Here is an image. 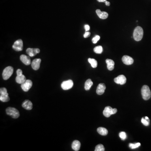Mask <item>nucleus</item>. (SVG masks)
Returning a JSON list of instances; mask_svg holds the SVG:
<instances>
[{
  "instance_id": "nucleus-24",
  "label": "nucleus",
  "mask_w": 151,
  "mask_h": 151,
  "mask_svg": "<svg viewBox=\"0 0 151 151\" xmlns=\"http://www.w3.org/2000/svg\"><path fill=\"white\" fill-rule=\"evenodd\" d=\"M94 51L97 54H101L103 51V48L102 46H97L94 48Z\"/></svg>"
},
{
  "instance_id": "nucleus-36",
  "label": "nucleus",
  "mask_w": 151,
  "mask_h": 151,
  "mask_svg": "<svg viewBox=\"0 0 151 151\" xmlns=\"http://www.w3.org/2000/svg\"><path fill=\"white\" fill-rule=\"evenodd\" d=\"M145 119H146L147 120H149V118H148V117H145Z\"/></svg>"
},
{
  "instance_id": "nucleus-14",
  "label": "nucleus",
  "mask_w": 151,
  "mask_h": 151,
  "mask_svg": "<svg viewBox=\"0 0 151 151\" xmlns=\"http://www.w3.org/2000/svg\"><path fill=\"white\" fill-rule=\"evenodd\" d=\"M32 106H33V104H32V102L28 100H25L23 102L22 104V106L23 108L27 110H32V107H33Z\"/></svg>"
},
{
  "instance_id": "nucleus-22",
  "label": "nucleus",
  "mask_w": 151,
  "mask_h": 151,
  "mask_svg": "<svg viewBox=\"0 0 151 151\" xmlns=\"http://www.w3.org/2000/svg\"><path fill=\"white\" fill-rule=\"evenodd\" d=\"M88 62L91 65V67L93 68H95L97 67V62L95 59H94L89 58L88 59Z\"/></svg>"
},
{
  "instance_id": "nucleus-16",
  "label": "nucleus",
  "mask_w": 151,
  "mask_h": 151,
  "mask_svg": "<svg viewBox=\"0 0 151 151\" xmlns=\"http://www.w3.org/2000/svg\"><path fill=\"white\" fill-rule=\"evenodd\" d=\"M96 13L97 16L100 19H106L108 17V14L106 12L101 11L100 10L97 9L96 11Z\"/></svg>"
},
{
  "instance_id": "nucleus-4",
  "label": "nucleus",
  "mask_w": 151,
  "mask_h": 151,
  "mask_svg": "<svg viewBox=\"0 0 151 151\" xmlns=\"http://www.w3.org/2000/svg\"><path fill=\"white\" fill-rule=\"evenodd\" d=\"M14 68L11 66H8L4 69L3 72L2 76L4 79L7 80L13 74Z\"/></svg>"
},
{
  "instance_id": "nucleus-15",
  "label": "nucleus",
  "mask_w": 151,
  "mask_h": 151,
  "mask_svg": "<svg viewBox=\"0 0 151 151\" xmlns=\"http://www.w3.org/2000/svg\"><path fill=\"white\" fill-rule=\"evenodd\" d=\"M20 59L21 61L25 65L28 66L30 64V59L29 56H27L25 55H22L20 56Z\"/></svg>"
},
{
  "instance_id": "nucleus-31",
  "label": "nucleus",
  "mask_w": 151,
  "mask_h": 151,
  "mask_svg": "<svg viewBox=\"0 0 151 151\" xmlns=\"http://www.w3.org/2000/svg\"><path fill=\"white\" fill-rule=\"evenodd\" d=\"M91 33L90 32H86L84 34V38H87L90 36Z\"/></svg>"
},
{
  "instance_id": "nucleus-21",
  "label": "nucleus",
  "mask_w": 151,
  "mask_h": 151,
  "mask_svg": "<svg viewBox=\"0 0 151 151\" xmlns=\"http://www.w3.org/2000/svg\"><path fill=\"white\" fill-rule=\"evenodd\" d=\"M93 84L92 82L91 81V79H88L87 80L85 84H84V89L86 90H89L90 89V88Z\"/></svg>"
},
{
  "instance_id": "nucleus-11",
  "label": "nucleus",
  "mask_w": 151,
  "mask_h": 151,
  "mask_svg": "<svg viewBox=\"0 0 151 151\" xmlns=\"http://www.w3.org/2000/svg\"><path fill=\"white\" fill-rule=\"evenodd\" d=\"M27 53L29 56L33 57L40 52V50L38 48H28L26 50Z\"/></svg>"
},
{
  "instance_id": "nucleus-2",
  "label": "nucleus",
  "mask_w": 151,
  "mask_h": 151,
  "mask_svg": "<svg viewBox=\"0 0 151 151\" xmlns=\"http://www.w3.org/2000/svg\"><path fill=\"white\" fill-rule=\"evenodd\" d=\"M141 93L144 100H147L150 98L151 97V91L148 86H143L141 89Z\"/></svg>"
},
{
  "instance_id": "nucleus-8",
  "label": "nucleus",
  "mask_w": 151,
  "mask_h": 151,
  "mask_svg": "<svg viewBox=\"0 0 151 151\" xmlns=\"http://www.w3.org/2000/svg\"><path fill=\"white\" fill-rule=\"evenodd\" d=\"M32 82L30 80H26L24 83L22 84L21 87L24 91L27 92L32 87Z\"/></svg>"
},
{
  "instance_id": "nucleus-30",
  "label": "nucleus",
  "mask_w": 151,
  "mask_h": 151,
  "mask_svg": "<svg viewBox=\"0 0 151 151\" xmlns=\"http://www.w3.org/2000/svg\"><path fill=\"white\" fill-rule=\"evenodd\" d=\"M142 123H143V125H144L145 126H148L149 125V120L146 119H144V118H142Z\"/></svg>"
},
{
  "instance_id": "nucleus-18",
  "label": "nucleus",
  "mask_w": 151,
  "mask_h": 151,
  "mask_svg": "<svg viewBox=\"0 0 151 151\" xmlns=\"http://www.w3.org/2000/svg\"><path fill=\"white\" fill-rule=\"evenodd\" d=\"M80 146H81V143L78 141H74L72 144V148L74 151H78L80 148Z\"/></svg>"
},
{
  "instance_id": "nucleus-17",
  "label": "nucleus",
  "mask_w": 151,
  "mask_h": 151,
  "mask_svg": "<svg viewBox=\"0 0 151 151\" xmlns=\"http://www.w3.org/2000/svg\"><path fill=\"white\" fill-rule=\"evenodd\" d=\"M106 63L107 64V68L110 71H112L114 68L115 63L113 60L110 59H107Z\"/></svg>"
},
{
  "instance_id": "nucleus-33",
  "label": "nucleus",
  "mask_w": 151,
  "mask_h": 151,
  "mask_svg": "<svg viewBox=\"0 0 151 151\" xmlns=\"http://www.w3.org/2000/svg\"><path fill=\"white\" fill-rule=\"evenodd\" d=\"M84 28H85L86 31H88L90 29V27L89 25H86L84 26Z\"/></svg>"
},
{
  "instance_id": "nucleus-26",
  "label": "nucleus",
  "mask_w": 151,
  "mask_h": 151,
  "mask_svg": "<svg viewBox=\"0 0 151 151\" xmlns=\"http://www.w3.org/2000/svg\"><path fill=\"white\" fill-rule=\"evenodd\" d=\"M141 144L140 143H137L134 144H129V147H130L131 149H134L138 148L139 146H140Z\"/></svg>"
},
{
  "instance_id": "nucleus-25",
  "label": "nucleus",
  "mask_w": 151,
  "mask_h": 151,
  "mask_svg": "<svg viewBox=\"0 0 151 151\" xmlns=\"http://www.w3.org/2000/svg\"><path fill=\"white\" fill-rule=\"evenodd\" d=\"M95 151H104V148L102 144H100L96 146L95 147Z\"/></svg>"
},
{
  "instance_id": "nucleus-7",
  "label": "nucleus",
  "mask_w": 151,
  "mask_h": 151,
  "mask_svg": "<svg viewBox=\"0 0 151 151\" xmlns=\"http://www.w3.org/2000/svg\"><path fill=\"white\" fill-rule=\"evenodd\" d=\"M74 83L72 80H68L67 81H64L61 84V87L62 89L66 90L70 89L73 87Z\"/></svg>"
},
{
  "instance_id": "nucleus-20",
  "label": "nucleus",
  "mask_w": 151,
  "mask_h": 151,
  "mask_svg": "<svg viewBox=\"0 0 151 151\" xmlns=\"http://www.w3.org/2000/svg\"><path fill=\"white\" fill-rule=\"evenodd\" d=\"M97 132L102 136H106L108 134V131L106 128L100 127L97 129Z\"/></svg>"
},
{
  "instance_id": "nucleus-12",
  "label": "nucleus",
  "mask_w": 151,
  "mask_h": 151,
  "mask_svg": "<svg viewBox=\"0 0 151 151\" xmlns=\"http://www.w3.org/2000/svg\"><path fill=\"white\" fill-rule=\"evenodd\" d=\"M41 62V59H35L33 60L31 64L32 68L34 70H38L40 67V64Z\"/></svg>"
},
{
  "instance_id": "nucleus-29",
  "label": "nucleus",
  "mask_w": 151,
  "mask_h": 151,
  "mask_svg": "<svg viewBox=\"0 0 151 151\" xmlns=\"http://www.w3.org/2000/svg\"><path fill=\"white\" fill-rule=\"evenodd\" d=\"M100 36L99 35H96L94 38H93L92 39V42L94 44H96L97 43V41H98L99 40H100Z\"/></svg>"
},
{
  "instance_id": "nucleus-23",
  "label": "nucleus",
  "mask_w": 151,
  "mask_h": 151,
  "mask_svg": "<svg viewBox=\"0 0 151 151\" xmlns=\"http://www.w3.org/2000/svg\"><path fill=\"white\" fill-rule=\"evenodd\" d=\"M0 100L3 102H7L10 100L9 97H8V95H0Z\"/></svg>"
},
{
  "instance_id": "nucleus-3",
  "label": "nucleus",
  "mask_w": 151,
  "mask_h": 151,
  "mask_svg": "<svg viewBox=\"0 0 151 151\" xmlns=\"http://www.w3.org/2000/svg\"><path fill=\"white\" fill-rule=\"evenodd\" d=\"M6 112L14 118H18L20 116L19 112L15 108L8 107L6 109Z\"/></svg>"
},
{
  "instance_id": "nucleus-10",
  "label": "nucleus",
  "mask_w": 151,
  "mask_h": 151,
  "mask_svg": "<svg viewBox=\"0 0 151 151\" xmlns=\"http://www.w3.org/2000/svg\"><path fill=\"white\" fill-rule=\"evenodd\" d=\"M122 60L123 63L126 65H131L134 63V60L133 59L128 55H124L122 57Z\"/></svg>"
},
{
  "instance_id": "nucleus-27",
  "label": "nucleus",
  "mask_w": 151,
  "mask_h": 151,
  "mask_svg": "<svg viewBox=\"0 0 151 151\" xmlns=\"http://www.w3.org/2000/svg\"><path fill=\"white\" fill-rule=\"evenodd\" d=\"M0 94L2 95H8L7 92V90L5 88H1L0 89Z\"/></svg>"
},
{
  "instance_id": "nucleus-13",
  "label": "nucleus",
  "mask_w": 151,
  "mask_h": 151,
  "mask_svg": "<svg viewBox=\"0 0 151 151\" xmlns=\"http://www.w3.org/2000/svg\"><path fill=\"white\" fill-rule=\"evenodd\" d=\"M106 89V85L103 83H101L97 86L96 92L98 95H102L104 94Z\"/></svg>"
},
{
  "instance_id": "nucleus-34",
  "label": "nucleus",
  "mask_w": 151,
  "mask_h": 151,
  "mask_svg": "<svg viewBox=\"0 0 151 151\" xmlns=\"http://www.w3.org/2000/svg\"><path fill=\"white\" fill-rule=\"evenodd\" d=\"M105 3V4H106V5L107 6H110V2H108V1H106L104 2Z\"/></svg>"
},
{
  "instance_id": "nucleus-6",
  "label": "nucleus",
  "mask_w": 151,
  "mask_h": 151,
  "mask_svg": "<svg viewBox=\"0 0 151 151\" xmlns=\"http://www.w3.org/2000/svg\"><path fill=\"white\" fill-rule=\"evenodd\" d=\"M12 48L17 51H20L22 50L23 48L22 40L21 39L17 40L14 42V45L12 46Z\"/></svg>"
},
{
  "instance_id": "nucleus-9",
  "label": "nucleus",
  "mask_w": 151,
  "mask_h": 151,
  "mask_svg": "<svg viewBox=\"0 0 151 151\" xmlns=\"http://www.w3.org/2000/svg\"><path fill=\"white\" fill-rule=\"evenodd\" d=\"M114 81L115 83L117 84L123 85L126 82V78L125 76L123 75H120L118 77L114 78Z\"/></svg>"
},
{
  "instance_id": "nucleus-19",
  "label": "nucleus",
  "mask_w": 151,
  "mask_h": 151,
  "mask_svg": "<svg viewBox=\"0 0 151 151\" xmlns=\"http://www.w3.org/2000/svg\"><path fill=\"white\" fill-rule=\"evenodd\" d=\"M26 78L24 75H17V77L16 78V81L18 84H22L26 81Z\"/></svg>"
},
{
  "instance_id": "nucleus-32",
  "label": "nucleus",
  "mask_w": 151,
  "mask_h": 151,
  "mask_svg": "<svg viewBox=\"0 0 151 151\" xmlns=\"http://www.w3.org/2000/svg\"><path fill=\"white\" fill-rule=\"evenodd\" d=\"M17 75H21L22 74V71L20 69H18L17 71Z\"/></svg>"
},
{
  "instance_id": "nucleus-5",
  "label": "nucleus",
  "mask_w": 151,
  "mask_h": 151,
  "mask_svg": "<svg viewBox=\"0 0 151 151\" xmlns=\"http://www.w3.org/2000/svg\"><path fill=\"white\" fill-rule=\"evenodd\" d=\"M117 112V110L116 108L112 109L110 106L106 107L103 111V114L106 117H110L112 115H113Z\"/></svg>"
},
{
  "instance_id": "nucleus-35",
  "label": "nucleus",
  "mask_w": 151,
  "mask_h": 151,
  "mask_svg": "<svg viewBox=\"0 0 151 151\" xmlns=\"http://www.w3.org/2000/svg\"><path fill=\"white\" fill-rule=\"evenodd\" d=\"M97 1L99 2H104L105 1H107V0H97Z\"/></svg>"
},
{
  "instance_id": "nucleus-28",
  "label": "nucleus",
  "mask_w": 151,
  "mask_h": 151,
  "mask_svg": "<svg viewBox=\"0 0 151 151\" xmlns=\"http://www.w3.org/2000/svg\"><path fill=\"white\" fill-rule=\"evenodd\" d=\"M119 136L121 140H124L126 138V134L125 132H121L120 133Z\"/></svg>"
},
{
  "instance_id": "nucleus-1",
  "label": "nucleus",
  "mask_w": 151,
  "mask_h": 151,
  "mask_svg": "<svg viewBox=\"0 0 151 151\" xmlns=\"http://www.w3.org/2000/svg\"><path fill=\"white\" fill-rule=\"evenodd\" d=\"M144 35V31L142 27L138 26L136 27L133 33V38L135 40L140 41L142 40Z\"/></svg>"
}]
</instances>
